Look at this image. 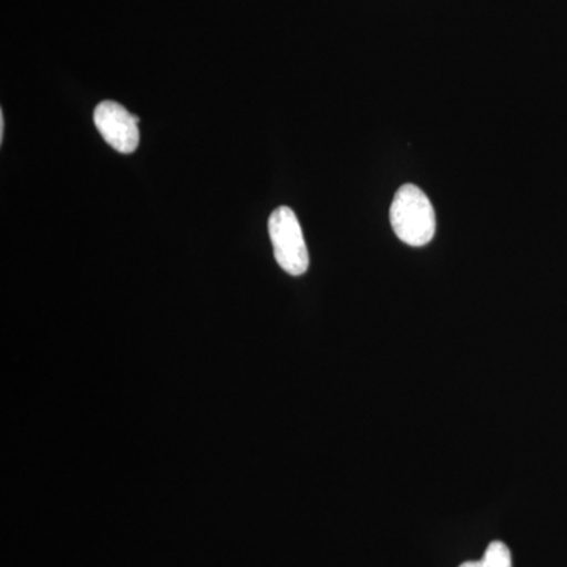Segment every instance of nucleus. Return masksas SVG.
<instances>
[{"instance_id":"nucleus-2","label":"nucleus","mask_w":567,"mask_h":567,"mask_svg":"<svg viewBox=\"0 0 567 567\" xmlns=\"http://www.w3.org/2000/svg\"><path fill=\"white\" fill-rule=\"evenodd\" d=\"M268 234L279 267L292 276L305 275L309 268L308 246L292 208L279 207L271 213L268 219Z\"/></svg>"},{"instance_id":"nucleus-1","label":"nucleus","mask_w":567,"mask_h":567,"mask_svg":"<svg viewBox=\"0 0 567 567\" xmlns=\"http://www.w3.org/2000/svg\"><path fill=\"white\" fill-rule=\"evenodd\" d=\"M391 226L405 245H427L436 230L435 210L423 189L404 185L395 193L390 213Z\"/></svg>"},{"instance_id":"nucleus-4","label":"nucleus","mask_w":567,"mask_h":567,"mask_svg":"<svg viewBox=\"0 0 567 567\" xmlns=\"http://www.w3.org/2000/svg\"><path fill=\"white\" fill-rule=\"evenodd\" d=\"M458 567H513V557L506 544L494 540L480 561H466Z\"/></svg>"},{"instance_id":"nucleus-5","label":"nucleus","mask_w":567,"mask_h":567,"mask_svg":"<svg viewBox=\"0 0 567 567\" xmlns=\"http://www.w3.org/2000/svg\"><path fill=\"white\" fill-rule=\"evenodd\" d=\"M3 132H6V121H3V112L0 111V142L3 141Z\"/></svg>"},{"instance_id":"nucleus-3","label":"nucleus","mask_w":567,"mask_h":567,"mask_svg":"<svg viewBox=\"0 0 567 567\" xmlns=\"http://www.w3.org/2000/svg\"><path fill=\"white\" fill-rule=\"evenodd\" d=\"M93 122L103 140L114 151L125 153V155L136 152L137 145H140L137 125H140L141 118L130 114L122 104L111 102V100L100 103L93 112Z\"/></svg>"}]
</instances>
